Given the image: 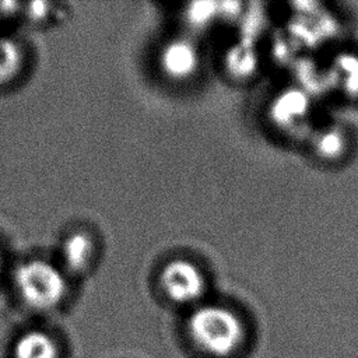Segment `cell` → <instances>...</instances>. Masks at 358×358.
<instances>
[{
	"mask_svg": "<svg viewBox=\"0 0 358 358\" xmlns=\"http://www.w3.org/2000/svg\"><path fill=\"white\" fill-rule=\"evenodd\" d=\"M186 329L194 345L213 357H228L243 341L245 326L232 309L206 303L192 310Z\"/></svg>",
	"mask_w": 358,
	"mask_h": 358,
	"instance_id": "1",
	"label": "cell"
},
{
	"mask_svg": "<svg viewBox=\"0 0 358 358\" xmlns=\"http://www.w3.org/2000/svg\"><path fill=\"white\" fill-rule=\"evenodd\" d=\"M14 287L21 301L35 310H52L67 295L64 273L42 259L22 263L15 270Z\"/></svg>",
	"mask_w": 358,
	"mask_h": 358,
	"instance_id": "2",
	"label": "cell"
},
{
	"mask_svg": "<svg viewBox=\"0 0 358 358\" xmlns=\"http://www.w3.org/2000/svg\"><path fill=\"white\" fill-rule=\"evenodd\" d=\"M158 284L162 294L179 305L197 302L207 287L204 271L187 257H173L165 262L158 273Z\"/></svg>",
	"mask_w": 358,
	"mask_h": 358,
	"instance_id": "3",
	"label": "cell"
},
{
	"mask_svg": "<svg viewBox=\"0 0 358 358\" xmlns=\"http://www.w3.org/2000/svg\"><path fill=\"white\" fill-rule=\"evenodd\" d=\"M312 99L305 90L298 87L284 88L268 103L271 124L289 136L312 133Z\"/></svg>",
	"mask_w": 358,
	"mask_h": 358,
	"instance_id": "4",
	"label": "cell"
},
{
	"mask_svg": "<svg viewBox=\"0 0 358 358\" xmlns=\"http://www.w3.org/2000/svg\"><path fill=\"white\" fill-rule=\"evenodd\" d=\"M157 63L161 74L173 83L193 80L201 69L200 48L186 36L171 38L159 48Z\"/></svg>",
	"mask_w": 358,
	"mask_h": 358,
	"instance_id": "5",
	"label": "cell"
},
{
	"mask_svg": "<svg viewBox=\"0 0 358 358\" xmlns=\"http://www.w3.org/2000/svg\"><path fill=\"white\" fill-rule=\"evenodd\" d=\"M309 136L315 155L327 162L340 159L348 148L347 133L338 124H327L315 129Z\"/></svg>",
	"mask_w": 358,
	"mask_h": 358,
	"instance_id": "6",
	"label": "cell"
},
{
	"mask_svg": "<svg viewBox=\"0 0 358 358\" xmlns=\"http://www.w3.org/2000/svg\"><path fill=\"white\" fill-rule=\"evenodd\" d=\"M13 358H59V345L49 333L29 330L15 340Z\"/></svg>",
	"mask_w": 358,
	"mask_h": 358,
	"instance_id": "7",
	"label": "cell"
},
{
	"mask_svg": "<svg viewBox=\"0 0 358 358\" xmlns=\"http://www.w3.org/2000/svg\"><path fill=\"white\" fill-rule=\"evenodd\" d=\"M62 256L69 270L76 273L87 270L92 264L95 256V243L92 236L85 232L71 234L63 242Z\"/></svg>",
	"mask_w": 358,
	"mask_h": 358,
	"instance_id": "8",
	"label": "cell"
},
{
	"mask_svg": "<svg viewBox=\"0 0 358 358\" xmlns=\"http://www.w3.org/2000/svg\"><path fill=\"white\" fill-rule=\"evenodd\" d=\"M21 64V52L15 42L0 39V83L15 76Z\"/></svg>",
	"mask_w": 358,
	"mask_h": 358,
	"instance_id": "9",
	"label": "cell"
},
{
	"mask_svg": "<svg viewBox=\"0 0 358 358\" xmlns=\"http://www.w3.org/2000/svg\"><path fill=\"white\" fill-rule=\"evenodd\" d=\"M0 264H1V263H0Z\"/></svg>",
	"mask_w": 358,
	"mask_h": 358,
	"instance_id": "10",
	"label": "cell"
}]
</instances>
